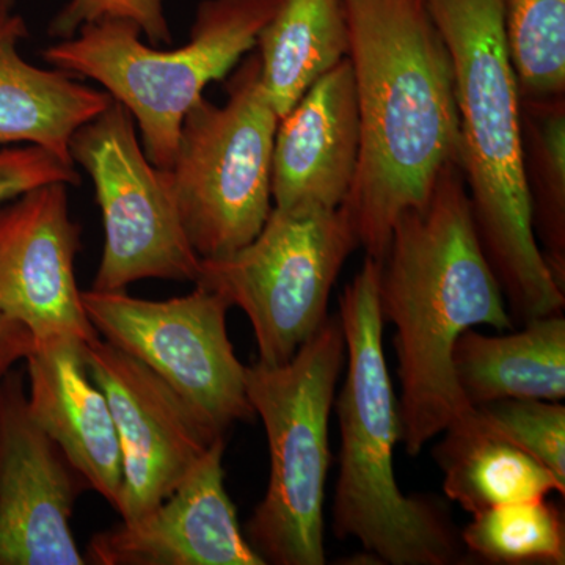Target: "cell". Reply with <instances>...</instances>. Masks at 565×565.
<instances>
[{"instance_id": "6da1fadb", "label": "cell", "mask_w": 565, "mask_h": 565, "mask_svg": "<svg viewBox=\"0 0 565 565\" xmlns=\"http://www.w3.org/2000/svg\"><path fill=\"white\" fill-rule=\"evenodd\" d=\"M345 11L360 156L341 206L381 263L399 215L426 206L445 166L460 163L455 66L427 0H345Z\"/></svg>"}, {"instance_id": "7a4b0ae2", "label": "cell", "mask_w": 565, "mask_h": 565, "mask_svg": "<svg viewBox=\"0 0 565 565\" xmlns=\"http://www.w3.org/2000/svg\"><path fill=\"white\" fill-rule=\"evenodd\" d=\"M379 310L394 327L401 441L416 457L473 411L455 377L452 352L476 326L514 329L504 294L476 234L462 167L449 162L426 206L394 223L379 274Z\"/></svg>"}, {"instance_id": "3957f363", "label": "cell", "mask_w": 565, "mask_h": 565, "mask_svg": "<svg viewBox=\"0 0 565 565\" xmlns=\"http://www.w3.org/2000/svg\"><path fill=\"white\" fill-rule=\"evenodd\" d=\"M455 66L460 167L479 244L514 321L563 313L565 291L535 241L523 177L520 96L501 0H427Z\"/></svg>"}, {"instance_id": "277c9868", "label": "cell", "mask_w": 565, "mask_h": 565, "mask_svg": "<svg viewBox=\"0 0 565 565\" xmlns=\"http://www.w3.org/2000/svg\"><path fill=\"white\" fill-rule=\"evenodd\" d=\"M379 274L381 263L366 256L340 297L348 373L334 397L341 446L333 531L341 541L355 539L379 564H459L462 539L445 504L407 497L397 486L401 423L385 359Z\"/></svg>"}, {"instance_id": "5b68a950", "label": "cell", "mask_w": 565, "mask_h": 565, "mask_svg": "<svg viewBox=\"0 0 565 565\" xmlns=\"http://www.w3.org/2000/svg\"><path fill=\"white\" fill-rule=\"evenodd\" d=\"M280 0H203L184 46L159 51L141 41L134 22L103 20L46 47L44 61L98 82L132 115L145 154L158 169L172 167L182 120L256 47Z\"/></svg>"}, {"instance_id": "8992f818", "label": "cell", "mask_w": 565, "mask_h": 565, "mask_svg": "<svg viewBox=\"0 0 565 565\" xmlns=\"http://www.w3.org/2000/svg\"><path fill=\"white\" fill-rule=\"evenodd\" d=\"M345 366L340 316L327 318L291 360L245 366V385L269 445L270 473L245 537L264 563L323 565L329 424Z\"/></svg>"}, {"instance_id": "52a82bcc", "label": "cell", "mask_w": 565, "mask_h": 565, "mask_svg": "<svg viewBox=\"0 0 565 565\" xmlns=\"http://www.w3.org/2000/svg\"><path fill=\"white\" fill-rule=\"evenodd\" d=\"M222 106L199 99L182 120L167 172L182 226L202 259L252 243L273 211V158L280 118L262 82L258 52L239 62Z\"/></svg>"}, {"instance_id": "ba28073f", "label": "cell", "mask_w": 565, "mask_h": 565, "mask_svg": "<svg viewBox=\"0 0 565 565\" xmlns=\"http://www.w3.org/2000/svg\"><path fill=\"white\" fill-rule=\"evenodd\" d=\"M359 237L348 212L273 207L258 236L221 258L202 259L193 285L247 315L258 362L291 360L329 318L330 292Z\"/></svg>"}, {"instance_id": "9c48e42d", "label": "cell", "mask_w": 565, "mask_h": 565, "mask_svg": "<svg viewBox=\"0 0 565 565\" xmlns=\"http://www.w3.org/2000/svg\"><path fill=\"white\" fill-rule=\"evenodd\" d=\"M70 156L92 178L103 215L93 289L125 291L147 278L195 282L202 258L182 226L166 170L145 154L132 115L111 102L74 132Z\"/></svg>"}, {"instance_id": "30bf717a", "label": "cell", "mask_w": 565, "mask_h": 565, "mask_svg": "<svg viewBox=\"0 0 565 565\" xmlns=\"http://www.w3.org/2000/svg\"><path fill=\"white\" fill-rule=\"evenodd\" d=\"M81 299L99 337L150 367L212 433L225 437L233 424L255 418L222 296L195 285L169 300L93 288Z\"/></svg>"}, {"instance_id": "8fae6325", "label": "cell", "mask_w": 565, "mask_h": 565, "mask_svg": "<svg viewBox=\"0 0 565 565\" xmlns=\"http://www.w3.org/2000/svg\"><path fill=\"white\" fill-rule=\"evenodd\" d=\"M93 381L109 401L122 462V522L147 514L192 473L221 435L196 416L158 374L117 345H84Z\"/></svg>"}, {"instance_id": "7c38bea8", "label": "cell", "mask_w": 565, "mask_h": 565, "mask_svg": "<svg viewBox=\"0 0 565 565\" xmlns=\"http://www.w3.org/2000/svg\"><path fill=\"white\" fill-rule=\"evenodd\" d=\"M87 482L31 414L24 374L0 385V565H84L71 530Z\"/></svg>"}, {"instance_id": "4fadbf2b", "label": "cell", "mask_w": 565, "mask_h": 565, "mask_svg": "<svg viewBox=\"0 0 565 565\" xmlns=\"http://www.w3.org/2000/svg\"><path fill=\"white\" fill-rule=\"evenodd\" d=\"M79 248L68 184L40 185L0 206V313L24 323L35 343L98 337L74 275Z\"/></svg>"}, {"instance_id": "5bb4252c", "label": "cell", "mask_w": 565, "mask_h": 565, "mask_svg": "<svg viewBox=\"0 0 565 565\" xmlns=\"http://www.w3.org/2000/svg\"><path fill=\"white\" fill-rule=\"evenodd\" d=\"M225 438L150 512L96 533L95 565H266L245 537L223 479Z\"/></svg>"}, {"instance_id": "9a60e30c", "label": "cell", "mask_w": 565, "mask_h": 565, "mask_svg": "<svg viewBox=\"0 0 565 565\" xmlns=\"http://www.w3.org/2000/svg\"><path fill=\"white\" fill-rule=\"evenodd\" d=\"M360 156V117L351 58L338 63L280 118L275 134L273 202L278 210H338Z\"/></svg>"}, {"instance_id": "2e32d148", "label": "cell", "mask_w": 565, "mask_h": 565, "mask_svg": "<svg viewBox=\"0 0 565 565\" xmlns=\"http://www.w3.org/2000/svg\"><path fill=\"white\" fill-rule=\"evenodd\" d=\"M79 338L36 341L29 353L28 403L35 422L114 509L120 503V440L106 394L93 381Z\"/></svg>"}, {"instance_id": "e0dca14e", "label": "cell", "mask_w": 565, "mask_h": 565, "mask_svg": "<svg viewBox=\"0 0 565 565\" xmlns=\"http://www.w3.org/2000/svg\"><path fill=\"white\" fill-rule=\"evenodd\" d=\"M28 36L21 14L0 17V147L35 145L74 163L71 137L114 99L66 71L25 62L20 46Z\"/></svg>"}, {"instance_id": "ac0fdd59", "label": "cell", "mask_w": 565, "mask_h": 565, "mask_svg": "<svg viewBox=\"0 0 565 565\" xmlns=\"http://www.w3.org/2000/svg\"><path fill=\"white\" fill-rule=\"evenodd\" d=\"M455 377L476 407L501 399L561 403L565 397V318L542 316L520 332L460 334L452 352Z\"/></svg>"}, {"instance_id": "d6986e66", "label": "cell", "mask_w": 565, "mask_h": 565, "mask_svg": "<svg viewBox=\"0 0 565 565\" xmlns=\"http://www.w3.org/2000/svg\"><path fill=\"white\" fill-rule=\"evenodd\" d=\"M433 456L444 475V492L468 514L565 493V482L533 456L490 434L473 411L444 430Z\"/></svg>"}, {"instance_id": "ffe728a7", "label": "cell", "mask_w": 565, "mask_h": 565, "mask_svg": "<svg viewBox=\"0 0 565 565\" xmlns=\"http://www.w3.org/2000/svg\"><path fill=\"white\" fill-rule=\"evenodd\" d=\"M262 82L278 118L351 52L345 0H280L256 40Z\"/></svg>"}, {"instance_id": "44dd1931", "label": "cell", "mask_w": 565, "mask_h": 565, "mask_svg": "<svg viewBox=\"0 0 565 565\" xmlns=\"http://www.w3.org/2000/svg\"><path fill=\"white\" fill-rule=\"evenodd\" d=\"M520 136L535 241L565 291V95L520 98Z\"/></svg>"}, {"instance_id": "7402d4cb", "label": "cell", "mask_w": 565, "mask_h": 565, "mask_svg": "<svg viewBox=\"0 0 565 565\" xmlns=\"http://www.w3.org/2000/svg\"><path fill=\"white\" fill-rule=\"evenodd\" d=\"M460 533L465 552L493 565H564L565 523L548 497L494 505L471 515Z\"/></svg>"}, {"instance_id": "603a6c76", "label": "cell", "mask_w": 565, "mask_h": 565, "mask_svg": "<svg viewBox=\"0 0 565 565\" xmlns=\"http://www.w3.org/2000/svg\"><path fill=\"white\" fill-rule=\"evenodd\" d=\"M520 98L565 95V0H501Z\"/></svg>"}, {"instance_id": "cb8c5ba5", "label": "cell", "mask_w": 565, "mask_h": 565, "mask_svg": "<svg viewBox=\"0 0 565 565\" xmlns=\"http://www.w3.org/2000/svg\"><path fill=\"white\" fill-rule=\"evenodd\" d=\"M476 422L544 463L565 482V407L539 399H501L476 405Z\"/></svg>"}, {"instance_id": "d4e9b609", "label": "cell", "mask_w": 565, "mask_h": 565, "mask_svg": "<svg viewBox=\"0 0 565 565\" xmlns=\"http://www.w3.org/2000/svg\"><path fill=\"white\" fill-rule=\"evenodd\" d=\"M103 20L134 22L154 46L172 43V31L163 11V0H70L54 18L51 36L71 39L85 24Z\"/></svg>"}, {"instance_id": "484cf974", "label": "cell", "mask_w": 565, "mask_h": 565, "mask_svg": "<svg viewBox=\"0 0 565 565\" xmlns=\"http://www.w3.org/2000/svg\"><path fill=\"white\" fill-rule=\"evenodd\" d=\"M52 182L77 185L81 174L74 163L62 161L35 145L0 147V206Z\"/></svg>"}, {"instance_id": "4316f807", "label": "cell", "mask_w": 565, "mask_h": 565, "mask_svg": "<svg viewBox=\"0 0 565 565\" xmlns=\"http://www.w3.org/2000/svg\"><path fill=\"white\" fill-rule=\"evenodd\" d=\"M35 348V338L28 327L10 316L0 313V385L14 364L28 359Z\"/></svg>"}, {"instance_id": "83f0119b", "label": "cell", "mask_w": 565, "mask_h": 565, "mask_svg": "<svg viewBox=\"0 0 565 565\" xmlns=\"http://www.w3.org/2000/svg\"><path fill=\"white\" fill-rule=\"evenodd\" d=\"M18 0H0V17L3 14L13 13Z\"/></svg>"}]
</instances>
